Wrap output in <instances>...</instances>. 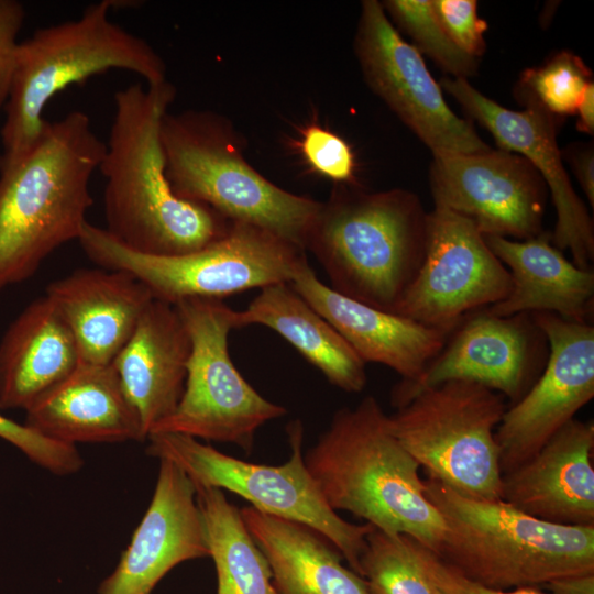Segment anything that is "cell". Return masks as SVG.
Instances as JSON below:
<instances>
[{
    "mask_svg": "<svg viewBox=\"0 0 594 594\" xmlns=\"http://www.w3.org/2000/svg\"><path fill=\"white\" fill-rule=\"evenodd\" d=\"M174 86L138 82L113 95L114 112L98 170L106 178V231L147 255H179L221 239L232 222L175 195L165 172L161 125Z\"/></svg>",
    "mask_w": 594,
    "mask_h": 594,
    "instance_id": "cell-1",
    "label": "cell"
},
{
    "mask_svg": "<svg viewBox=\"0 0 594 594\" xmlns=\"http://www.w3.org/2000/svg\"><path fill=\"white\" fill-rule=\"evenodd\" d=\"M105 150L89 116L73 110L47 121L33 148L0 168V290L31 278L55 250L78 241Z\"/></svg>",
    "mask_w": 594,
    "mask_h": 594,
    "instance_id": "cell-2",
    "label": "cell"
},
{
    "mask_svg": "<svg viewBox=\"0 0 594 594\" xmlns=\"http://www.w3.org/2000/svg\"><path fill=\"white\" fill-rule=\"evenodd\" d=\"M327 504L438 554L444 522L425 494L419 464L393 435L377 399L341 408L304 457Z\"/></svg>",
    "mask_w": 594,
    "mask_h": 594,
    "instance_id": "cell-3",
    "label": "cell"
},
{
    "mask_svg": "<svg viewBox=\"0 0 594 594\" xmlns=\"http://www.w3.org/2000/svg\"><path fill=\"white\" fill-rule=\"evenodd\" d=\"M427 215L405 189L372 193L358 184L336 185L304 249L316 256L333 290L394 314L424 261Z\"/></svg>",
    "mask_w": 594,
    "mask_h": 594,
    "instance_id": "cell-4",
    "label": "cell"
},
{
    "mask_svg": "<svg viewBox=\"0 0 594 594\" xmlns=\"http://www.w3.org/2000/svg\"><path fill=\"white\" fill-rule=\"evenodd\" d=\"M425 494L446 528L437 556L482 585L542 586L594 572V526L544 521L504 501L462 496L431 479Z\"/></svg>",
    "mask_w": 594,
    "mask_h": 594,
    "instance_id": "cell-5",
    "label": "cell"
},
{
    "mask_svg": "<svg viewBox=\"0 0 594 594\" xmlns=\"http://www.w3.org/2000/svg\"><path fill=\"white\" fill-rule=\"evenodd\" d=\"M111 9V0L91 3L77 19L37 29L19 43L1 128L0 168L33 148L47 123L45 106L68 86L112 68L132 72L146 85L167 80L161 55L114 23Z\"/></svg>",
    "mask_w": 594,
    "mask_h": 594,
    "instance_id": "cell-6",
    "label": "cell"
},
{
    "mask_svg": "<svg viewBox=\"0 0 594 594\" xmlns=\"http://www.w3.org/2000/svg\"><path fill=\"white\" fill-rule=\"evenodd\" d=\"M161 142L166 177L176 196L208 206L231 222L264 229L305 251L321 202L292 194L255 170L241 155L226 120L209 111L167 112Z\"/></svg>",
    "mask_w": 594,
    "mask_h": 594,
    "instance_id": "cell-7",
    "label": "cell"
},
{
    "mask_svg": "<svg viewBox=\"0 0 594 594\" xmlns=\"http://www.w3.org/2000/svg\"><path fill=\"white\" fill-rule=\"evenodd\" d=\"M78 242L99 267L133 275L155 299L172 305L188 298L223 300L248 289L290 283L307 261L299 246L242 222H232L226 235L207 246L179 255L135 252L89 222Z\"/></svg>",
    "mask_w": 594,
    "mask_h": 594,
    "instance_id": "cell-8",
    "label": "cell"
},
{
    "mask_svg": "<svg viewBox=\"0 0 594 594\" xmlns=\"http://www.w3.org/2000/svg\"><path fill=\"white\" fill-rule=\"evenodd\" d=\"M504 398L473 382H444L398 407L391 430L428 479L462 496L502 501L495 430L507 408Z\"/></svg>",
    "mask_w": 594,
    "mask_h": 594,
    "instance_id": "cell-9",
    "label": "cell"
},
{
    "mask_svg": "<svg viewBox=\"0 0 594 594\" xmlns=\"http://www.w3.org/2000/svg\"><path fill=\"white\" fill-rule=\"evenodd\" d=\"M287 432L292 454L287 462L276 466L239 460L179 433L150 435L146 454L174 463L194 485L229 491L258 512L308 526L324 537L360 575L366 536L374 527L349 522L327 504L305 464L301 422L293 421Z\"/></svg>",
    "mask_w": 594,
    "mask_h": 594,
    "instance_id": "cell-10",
    "label": "cell"
},
{
    "mask_svg": "<svg viewBox=\"0 0 594 594\" xmlns=\"http://www.w3.org/2000/svg\"><path fill=\"white\" fill-rule=\"evenodd\" d=\"M175 307L191 343L185 388L175 410L150 435L179 433L250 452L257 429L286 415V408L264 398L234 366L228 338L237 329L235 310L209 298L184 299Z\"/></svg>",
    "mask_w": 594,
    "mask_h": 594,
    "instance_id": "cell-11",
    "label": "cell"
},
{
    "mask_svg": "<svg viewBox=\"0 0 594 594\" xmlns=\"http://www.w3.org/2000/svg\"><path fill=\"white\" fill-rule=\"evenodd\" d=\"M510 287L507 267L475 224L435 207L427 215L424 261L394 314L451 334L469 315L506 298Z\"/></svg>",
    "mask_w": 594,
    "mask_h": 594,
    "instance_id": "cell-12",
    "label": "cell"
},
{
    "mask_svg": "<svg viewBox=\"0 0 594 594\" xmlns=\"http://www.w3.org/2000/svg\"><path fill=\"white\" fill-rule=\"evenodd\" d=\"M354 51L369 87L432 154L491 148L450 109L420 52L402 37L376 0L362 2Z\"/></svg>",
    "mask_w": 594,
    "mask_h": 594,
    "instance_id": "cell-13",
    "label": "cell"
},
{
    "mask_svg": "<svg viewBox=\"0 0 594 594\" xmlns=\"http://www.w3.org/2000/svg\"><path fill=\"white\" fill-rule=\"evenodd\" d=\"M547 339L541 374L495 430L503 474L532 455L594 397V327L551 312L531 314Z\"/></svg>",
    "mask_w": 594,
    "mask_h": 594,
    "instance_id": "cell-14",
    "label": "cell"
},
{
    "mask_svg": "<svg viewBox=\"0 0 594 594\" xmlns=\"http://www.w3.org/2000/svg\"><path fill=\"white\" fill-rule=\"evenodd\" d=\"M432 157L435 207L465 217L483 235L528 240L543 232L548 188L525 157L501 148Z\"/></svg>",
    "mask_w": 594,
    "mask_h": 594,
    "instance_id": "cell-15",
    "label": "cell"
},
{
    "mask_svg": "<svg viewBox=\"0 0 594 594\" xmlns=\"http://www.w3.org/2000/svg\"><path fill=\"white\" fill-rule=\"evenodd\" d=\"M547 343L531 314L499 317L479 310L451 332L417 380L395 385L392 405L398 408L421 391L449 381L473 382L515 403L543 370Z\"/></svg>",
    "mask_w": 594,
    "mask_h": 594,
    "instance_id": "cell-16",
    "label": "cell"
},
{
    "mask_svg": "<svg viewBox=\"0 0 594 594\" xmlns=\"http://www.w3.org/2000/svg\"><path fill=\"white\" fill-rule=\"evenodd\" d=\"M444 88L481 125L491 132L501 150L525 157L550 190L557 212L551 243L569 250L572 262L588 270L594 260V229L590 213L572 187L556 136L552 114L534 101L522 100L525 109H507L487 98L466 79L444 77Z\"/></svg>",
    "mask_w": 594,
    "mask_h": 594,
    "instance_id": "cell-17",
    "label": "cell"
},
{
    "mask_svg": "<svg viewBox=\"0 0 594 594\" xmlns=\"http://www.w3.org/2000/svg\"><path fill=\"white\" fill-rule=\"evenodd\" d=\"M208 556L194 483L174 463L160 460L151 503L98 594H152L173 568Z\"/></svg>",
    "mask_w": 594,
    "mask_h": 594,
    "instance_id": "cell-18",
    "label": "cell"
},
{
    "mask_svg": "<svg viewBox=\"0 0 594 594\" xmlns=\"http://www.w3.org/2000/svg\"><path fill=\"white\" fill-rule=\"evenodd\" d=\"M593 421L572 419L529 460L504 473L502 501L544 521L594 526Z\"/></svg>",
    "mask_w": 594,
    "mask_h": 594,
    "instance_id": "cell-19",
    "label": "cell"
},
{
    "mask_svg": "<svg viewBox=\"0 0 594 594\" xmlns=\"http://www.w3.org/2000/svg\"><path fill=\"white\" fill-rule=\"evenodd\" d=\"M290 285L336 328L365 364H383L404 382L417 380L450 336L339 294L317 277L307 261L298 267Z\"/></svg>",
    "mask_w": 594,
    "mask_h": 594,
    "instance_id": "cell-20",
    "label": "cell"
},
{
    "mask_svg": "<svg viewBox=\"0 0 594 594\" xmlns=\"http://www.w3.org/2000/svg\"><path fill=\"white\" fill-rule=\"evenodd\" d=\"M24 425L47 439L74 447L146 439L112 363L81 362L25 409Z\"/></svg>",
    "mask_w": 594,
    "mask_h": 594,
    "instance_id": "cell-21",
    "label": "cell"
},
{
    "mask_svg": "<svg viewBox=\"0 0 594 594\" xmlns=\"http://www.w3.org/2000/svg\"><path fill=\"white\" fill-rule=\"evenodd\" d=\"M45 296L88 364H111L154 299L133 275L103 267L76 270L47 285Z\"/></svg>",
    "mask_w": 594,
    "mask_h": 594,
    "instance_id": "cell-22",
    "label": "cell"
},
{
    "mask_svg": "<svg viewBox=\"0 0 594 594\" xmlns=\"http://www.w3.org/2000/svg\"><path fill=\"white\" fill-rule=\"evenodd\" d=\"M191 350L186 326L169 302L153 299L112 365L145 438L177 407Z\"/></svg>",
    "mask_w": 594,
    "mask_h": 594,
    "instance_id": "cell-23",
    "label": "cell"
},
{
    "mask_svg": "<svg viewBox=\"0 0 594 594\" xmlns=\"http://www.w3.org/2000/svg\"><path fill=\"white\" fill-rule=\"evenodd\" d=\"M483 237L512 278L507 297L485 308L487 312L499 317L551 312L587 322L593 314L594 272L569 261L551 243L549 232L520 241Z\"/></svg>",
    "mask_w": 594,
    "mask_h": 594,
    "instance_id": "cell-24",
    "label": "cell"
},
{
    "mask_svg": "<svg viewBox=\"0 0 594 594\" xmlns=\"http://www.w3.org/2000/svg\"><path fill=\"white\" fill-rule=\"evenodd\" d=\"M81 363L68 326L44 295L30 302L0 341V409H26Z\"/></svg>",
    "mask_w": 594,
    "mask_h": 594,
    "instance_id": "cell-25",
    "label": "cell"
},
{
    "mask_svg": "<svg viewBox=\"0 0 594 594\" xmlns=\"http://www.w3.org/2000/svg\"><path fill=\"white\" fill-rule=\"evenodd\" d=\"M240 513L270 564L277 594H371L365 581L346 569L339 551L314 529L252 506Z\"/></svg>",
    "mask_w": 594,
    "mask_h": 594,
    "instance_id": "cell-26",
    "label": "cell"
},
{
    "mask_svg": "<svg viewBox=\"0 0 594 594\" xmlns=\"http://www.w3.org/2000/svg\"><path fill=\"white\" fill-rule=\"evenodd\" d=\"M238 328L265 326L292 344L338 388L360 393L366 385L365 363L336 328L290 285L278 283L261 288L241 311Z\"/></svg>",
    "mask_w": 594,
    "mask_h": 594,
    "instance_id": "cell-27",
    "label": "cell"
},
{
    "mask_svg": "<svg viewBox=\"0 0 594 594\" xmlns=\"http://www.w3.org/2000/svg\"><path fill=\"white\" fill-rule=\"evenodd\" d=\"M217 594H277L270 564L222 490L195 485Z\"/></svg>",
    "mask_w": 594,
    "mask_h": 594,
    "instance_id": "cell-28",
    "label": "cell"
},
{
    "mask_svg": "<svg viewBox=\"0 0 594 594\" xmlns=\"http://www.w3.org/2000/svg\"><path fill=\"white\" fill-rule=\"evenodd\" d=\"M360 565L371 594H438L410 537L374 528L366 536Z\"/></svg>",
    "mask_w": 594,
    "mask_h": 594,
    "instance_id": "cell-29",
    "label": "cell"
},
{
    "mask_svg": "<svg viewBox=\"0 0 594 594\" xmlns=\"http://www.w3.org/2000/svg\"><path fill=\"white\" fill-rule=\"evenodd\" d=\"M591 77L579 56L561 51L543 65L526 69L516 94L520 101H534L553 117L575 114Z\"/></svg>",
    "mask_w": 594,
    "mask_h": 594,
    "instance_id": "cell-30",
    "label": "cell"
},
{
    "mask_svg": "<svg viewBox=\"0 0 594 594\" xmlns=\"http://www.w3.org/2000/svg\"><path fill=\"white\" fill-rule=\"evenodd\" d=\"M382 6L399 29L411 37L414 46L446 73L466 80L475 75L477 58L462 52L449 38L431 0H387Z\"/></svg>",
    "mask_w": 594,
    "mask_h": 594,
    "instance_id": "cell-31",
    "label": "cell"
},
{
    "mask_svg": "<svg viewBox=\"0 0 594 594\" xmlns=\"http://www.w3.org/2000/svg\"><path fill=\"white\" fill-rule=\"evenodd\" d=\"M299 150L317 174L340 184H356L355 156L350 144L334 132L312 123L304 129Z\"/></svg>",
    "mask_w": 594,
    "mask_h": 594,
    "instance_id": "cell-32",
    "label": "cell"
},
{
    "mask_svg": "<svg viewBox=\"0 0 594 594\" xmlns=\"http://www.w3.org/2000/svg\"><path fill=\"white\" fill-rule=\"evenodd\" d=\"M0 438L18 448L36 465L55 475L74 474L84 465L76 447L47 439L1 413Z\"/></svg>",
    "mask_w": 594,
    "mask_h": 594,
    "instance_id": "cell-33",
    "label": "cell"
},
{
    "mask_svg": "<svg viewBox=\"0 0 594 594\" xmlns=\"http://www.w3.org/2000/svg\"><path fill=\"white\" fill-rule=\"evenodd\" d=\"M435 13L453 44L465 54L479 58L486 48L487 24L477 15L474 0H431Z\"/></svg>",
    "mask_w": 594,
    "mask_h": 594,
    "instance_id": "cell-34",
    "label": "cell"
},
{
    "mask_svg": "<svg viewBox=\"0 0 594 594\" xmlns=\"http://www.w3.org/2000/svg\"><path fill=\"white\" fill-rule=\"evenodd\" d=\"M414 541L418 559L435 585L438 594H548L537 586L517 587L513 590H495L482 585L459 572L437 554Z\"/></svg>",
    "mask_w": 594,
    "mask_h": 594,
    "instance_id": "cell-35",
    "label": "cell"
},
{
    "mask_svg": "<svg viewBox=\"0 0 594 594\" xmlns=\"http://www.w3.org/2000/svg\"><path fill=\"white\" fill-rule=\"evenodd\" d=\"M25 10L16 0H0V110L9 97L16 52L18 35L24 23Z\"/></svg>",
    "mask_w": 594,
    "mask_h": 594,
    "instance_id": "cell-36",
    "label": "cell"
},
{
    "mask_svg": "<svg viewBox=\"0 0 594 594\" xmlns=\"http://www.w3.org/2000/svg\"><path fill=\"white\" fill-rule=\"evenodd\" d=\"M564 156L581 185L585 196L594 207V152L592 144L569 146Z\"/></svg>",
    "mask_w": 594,
    "mask_h": 594,
    "instance_id": "cell-37",
    "label": "cell"
},
{
    "mask_svg": "<svg viewBox=\"0 0 594 594\" xmlns=\"http://www.w3.org/2000/svg\"><path fill=\"white\" fill-rule=\"evenodd\" d=\"M542 586L548 594H594V572L561 576Z\"/></svg>",
    "mask_w": 594,
    "mask_h": 594,
    "instance_id": "cell-38",
    "label": "cell"
},
{
    "mask_svg": "<svg viewBox=\"0 0 594 594\" xmlns=\"http://www.w3.org/2000/svg\"><path fill=\"white\" fill-rule=\"evenodd\" d=\"M576 113L579 120L576 128L579 131L593 134L594 132V84L591 81L582 96V99L578 106Z\"/></svg>",
    "mask_w": 594,
    "mask_h": 594,
    "instance_id": "cell-39",
    "label": "cell"
}]
</instances>
